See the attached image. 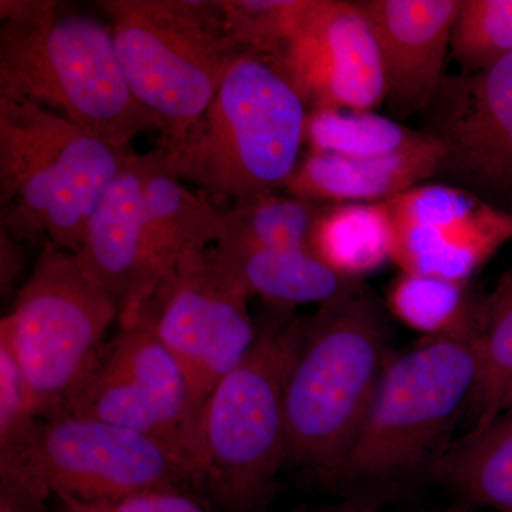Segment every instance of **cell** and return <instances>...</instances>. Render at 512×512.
I'll use <instances>...</instances> for the list:
<instances>
[{
	"mask_svg": "<svg viewBox=\"0 0 512 512\" xmlns=\"http://www.w3.org/2000/svg\"><path fill=\"white\" fill-rule=\"evenodd\" d=\"M281 64L309 110L376 111L386 101L379 46L357 2L309 0Z\"/></svg>",
	"mask_w": 512,
	"mask_h": 512,
	"instance_id": "obj_14",
	"label": "cell"
},
{
	"mask_svg": "<svg viewBox=\"0 0 512 512\" xmlns=\"http://www.w3.org/2000/svg\"><path fill=\"white\" fill-rule=\"evenodd\" d=\"M5 231H0V289L2 295L12 292L13 284L25 264V247Z\"/></svg>",
	"mask_w": 512,
	"mask_h": 512,
	"instance_id": "obj_30",
	"label": "cell"
},
{
	"mask_svg": "<svg viewBox=\"0 0 512 512\" xmlns=\"http://www.w3.org/2000/svg\"><path fill=\"white\" fill-rule=\"evenodd\" d=\"M55 512H208L183 490H148L114 498V500L86 501L70 495H56Z\"/></svg>",
	"mask_w": 512,
	"mask_h": 512,
	"instance_id": "obj_29",
	"label": "cell"
},
{
	"mask_svg": "<svg viewBox=\"0 0 512 512\" xmlns=\"http://www.w3.org/2000/svg\"><path fill=\"white\" fill-rule=\"evenodd\" d=\"M394 264L409 274L468 282L512 239V212L441 183H424L387 202Z\"/></svg>",
	"mask_w": 512,
	"mask_h": 512,
	"instance_id": "obj_13",
	"label": "cell"
},
{
	"mask_svg": "<svg viewBox=\"0 0 512 512\" xmlns=\"http://www.w3.org/2000/svg\"><path fill=\"white\" fill-rule=\"evenodd\" d=\"M440 146L376 158L311 151L285 185L288 194L319 204H379L434 180Z\"/></svg>",
	"mask_w": 512,
	"mask_h": 512,
	"instance_id": "obj_17",
	"label": "cell"
},
{
	"mask_svg": "<svg viewBox=\"0 0 512 512\" xmlns=\"http://www.w3.org/2000/svg\"><path fill=\"white\" fill-rule=\"evenodd\" d=\"M214 247L249 295L271 306H320L362 286L360 279L339 275L309 251L266 248L229 235Z\"/></svg>",
	"mask_w": 512,
	"mask_h": 512,
	"instance_id": "obj_19",
	"label": "cell"
},
{
	"mask_svg": "<svg viewBox=\"0 0 512 512\" xmlns=\"http://www.w3.org/2000/svg\"><path fill=\"white\" fill-rule=\"evenodd\" d=\"M308 113L281 63L241 53L200 120L158 144L165 170L222 208L279 191L301 164Z\"/></svg>",
	"mask_w": 512,
	"mask_h": 512,
	"instance_id": "obj_2",
	"label": "cell"
},
{
	"mask_svg": "<svg viewBox=\"0 0 512 512\" xmlns=\"http://www.w3.org/2000/svg\"><path fill=\"white\" fill-rule=\"evenodd\" d=\"M474 339L478 380L473 403L476 423L470 433L481 431L501 414L512 389V272L474 313Z\"/></svg>",
	"mask_w": 512,
	"mask_h": 512,
	"instance_id": "obj_23",
	"label": "cell"
},
{
	"mask_svg": "<svg viewBox=\"0 0 512 512\" xmlns=\"http://www.w3.org/2000/svg\"><path fill=\"white\" fill-rule=\"evenodd\" d=\"M0 22V99L30 101L120 147L161 134L128 87L109 25L55 0H2Z\"/></svg>",
	"mask_w": 512,
	"mask_h": 512,
	"instance_id": "obj_1",
	"label": "cell"
},
{
	"mask_svg": "<svg viewBox=\"0 0 512 512\" xmlns=\"http://www.w3.org/2000/svg\"><path fill=\"white\" fill-rule=\"evenodd\" d=\"M504 410H511L512 412V389L510 390V393L507 394V397H505L501 413H503Z\"/></svg>",
	"mask_w": 512,
	"mask_h": 512,
	"instance_id": "obj_31",
	"label": "cell"
},
{
	"mask_svg": "<svg viewBox=\"0 0 512 512\" xmlns=\"http://www.w3.org/2000/svg\"><path fill=\"white\" fill-rule=\"evenodd\" d=\"M305 141L316 153L349 158H376L406 153L434 143L426 131L372 110L319 107L306 117Z\"/></svg>",
	"mask_w": 512,
	"mask_h": 512,
	"instance_id": "obj_22",
	"label": "cell"
},
{
	"mask_svg": "<svg viewBox=\"0 0 512 512\" xmlns=\"http://www.w3.org/2000/svg\"><path fill=\"white\" fill-rule=\"evenodd\" d=\"M421 116L440 146L433 181L512 212V53L484 72L444 77Z\"/></svg>",
	"mask_w": 512,
	"mask_h": 512,
	"instance_id": "obj_12",
	"label": "cell"
},
{
	"mask_svg": "<svg viewBox=\"0 0 512 512\" xmlns=\"http://www.w3.org/2000/svg\"><path fill=\"white\" fill-rule=\"evenodd\" d=\"M247 357L218 383L200 414L192 483L227 512H259L286 463V384L306 318L271 306Z\"/></svg>",
	"mask_w": 512,
	"mask_h": 512,
	"instance_id": "obj_3",
	"label": "cell"
},
{
	"mask_svg": "<svg viewBox=\"0 0 512 512\" xmlns=\"http://www.w3.org/2000/svg\"><path fill=\"white\" fill-rule=\"evenodd\" d=\"M2 512H45L56 495L114 500L192 487L183 458L163 441L90 417H40L18 447L0 454Z\"/></svg>",
	"mask_w": 512,
	"mask_h": 512,
	"instance_id": "obj_7",
	"label": "cell"
},
{
	"mask_svg": "<svg viewBox=\"0 0 512 512\" xmlns=\"http://www.w3.org/2000/svg\"><path fill=\"white\" fill-rule=\"evenodd\" d=\"M143 217L151 292L184 251L212 247L225 231V208L168 173L165 154L148 180Z\"/></svg>",
	"mask_w": 512,
	"mask_h": 512,
	"instance_id": "obj_18",
	"label": "cell"
},
{
	"mask_svg": "<svg viewBox=\"0 0 512 512\" xmlns=\"http://www.w3.org/2000/svg\"><path fill=\"white\" fill-rule=\"evenodd\" d=\"M39 419L18 360L0 338V454L22 444Z\"/></svg>",
	"mask_w": 512,
	"mask_h": 512,
	"instance_id": "obj_28",
	"label": "cell"
},
{
	"mask_svg": "<svg viewBox=\"0 0 512 512\" xmlns=\"http://www.w3.org/2000/svg\"><path fill=\"white\" fill-rule=\"evenodd\" d=\"M119 325L59 413L107 421L163 441L183 458L192 480L200 410L187 377L143 316Z\"/></svg>",
	"mask_w": 512,
	"mask_h": 512,
	"instance_id": "obj_11",
	"label": "cell"
},
{
	"mask_svg": "<svg viewBox=\"0 0 512 512\" xmlns=\"http://www.w3.org/2000/svg\"><path fill=\"white\" fill-rule=\"evenodd\" d=\"M451 55L463 73H480L512 53V0H460Z\"/></svg>",
	"mask_w": 512,
	"mask_h": 512,
	"instance_id": "obj_27",
	"label": "cell"
},
{
	"mask_svg": "<svg viewBox=\"0 0 512 512\" xmlns=\"http://www.w3.org/2000/svg\"><path fill=\"white\" fill-rule=\"evenodd\" d=\"M309 0H220L229 39L281 63Z\"/></svg>",
	"mask_w": 512,
	"mask_h": 512,
	"instance_id": "obj_26",
	"label": "cell"
},
{
	"mask_svg": "<svg viewBox=\"0 0 512 512\" xmlns=\"http://www.w3.org/2000/svg\"><path fill=\"white\" fill-rule=\"evenodd\" d=\"M390 359L386 322L362 286L306 318L286 384V463L333 484Z\"/></svg>",
	"mask_w": 512,
	"mask_h": 512,
	"instance_id": "obj_4",
	"label": "cell"
},
{
	"mask_svg": "<svg viewBox=\"0 0 512 512\" xmlns=\"http://www.w3.org/2000/svg\"><path fill=\"white\" fill-rule=\"evenodd\" d=\"M249 296L214 245L190 248L134 313L147 320L183 369L200 414L218 383L254 346L258 329Z\"/></svg>",
	"mask_w": 512,
	"mask_h": 512,
	"instance_id": "obj_10",
	"label": "cell"
},
{
	"mask_svg": "<svg viewBox=\"0 0 512 512\" xmlns=\"http://www.w3.org/2000/svg\"><path fill=\"white\" fill-rule=\"evenodd\" d=\"M434 476L470 507L512 512V413L441 456Z\"/></svg>",
	"mask_w": 512,
	"mask_h": 512,
	"instance_id": "obj_20",
	"label": "cell"
},
{
	"mask_svg": "<svg viewBox=\"0 0 512 512\" xmlns=\"http://www.w3.org/2000/svg\"><path fill=\"white\" fill-rule=\"evenodd\" d=\"M382 57L386 103L400 119L423 114L443 83L460 0H362Z\"/></svg>",
	"mask_w": 512,
	"mask_h": 512,
	"instance_id": "obj_16",
	"label": "cell"
},
{
	"mask_svg": "<svg viewBox=\"0 0 512 512\" xmlns=\"http://www.w3.org/2000/svg\"><path fill=\"white\" fill-rule=\"evenodd\" d=\"M117 57L138 103L161 126L160 144L180 140L214 100L239 55L220 2L103 0Z\"/></svg>",
	"mask_w": 512,
	"mask_h": 512,
	"instance_id": "obj_8",
	"label": "cell"
},
{
	"mask_svg": "<svg viewBox=\"0 0 512 512\" xmlns=\"http://www.w3.org/2000/svg\"><path fill=\"white\" fill-rule=\"evenodd\" d=\"M117 303L94 284L74 252L42 245L15 305L0 322L18 360L37 416L62 410L119 320Z\"/></svg>",
	"mask_w": 512,
	"mask_h": 512,
	"instance_id": "obj_9",
	"label": "cell"
},
{
	"mask_svg": "<svg viewBox=\"0 0 512 512\" xmlns=\"http://www.w3.org/2000/svg\"><path fill=\"white\" fill-rule=\"evenodd\" d=\"M133 153L35 103L0 99V231L76 254Z\"/></svg>",
	"mask_w": 512,
	"mask_h": 512,
	"instance_id": "obj_5",
	"label": "cell"
},
{
	"mask_svg": "<svg viewBox=\"0 0 512 512\" xmlns=\"http://www.w3.org/2000/svg\"><path fill=\"white\" fill-rule=\"evenodd\" d=\"M387 303L403 325L423 333L424 338L473 329L477 305L468 282L409 272L397 276Z\"/></svg>",
	"mask_w": 512,
	"mask_h": 512,
	"instance_id": "obj_25",
	"label": "cell"
},
{
	"mask_svg": "<svg viewBox=\"0 0 512 512\" xmlns=\"http://www.w3.org/2000/svg\"><path fill=\"white\" fill-rule=\"evenodd\" d=\"M311 251L332 271L360 279L392 261L387 202L328 205L313 229Z\"/></svg>",
	"mask_w": 512,
	"mask_h": 512,
	"instance_id": "obj_21",
	"label": "cell"
},
{
	"mask_svg": "<svg viewBox=\"0 0 512 512\" xmlns=\"http://www.w3.org/2000/svg\"><path fill=\"white\" fill-rule=\"evenodd\" d=\"M326 207L328 204L279 191L265 192L225 208L222 237L229 235L266 248L312 252L313 229Z\"/></svg>",
	"mask_w": 512,
	"mask_h": 512,
	"instance_id": "obj_24",
	"label": "cell"
},
{
	"mask_svg": "<svg viewBox=\"0 0 512 512\" xmlns=\"http://www.w3.org/2000/svg\"><path fill=\"white\" fill-rule=\"evenodd\" d=\"M164 160L157 147L133 153L94 210L77 261L86 275L117 303L121 320L130 319L150 296L144 252V194Z\"/></svg>",
	"mask_w": 512,
	"mask_h": 512,
	"instance_id": "obj_15",
	"label": "cell"
},
{
	"mask_svg": "<svg viewBox=\"0 0 512 512\" xmlns=\"http://www.w3.org/2000/svg\"><path fill=\"white\" fill-rule=\"evenodd\" d=\"M477 380L473 329L424 338L392 356L333 485L360 490L419 470L473 402Z\"/></svg>",
	"mask_w": 512,
	"mask_h": 512,
	"instance_id": "obj_6",
	"label": "cell"
}]
</instances>
